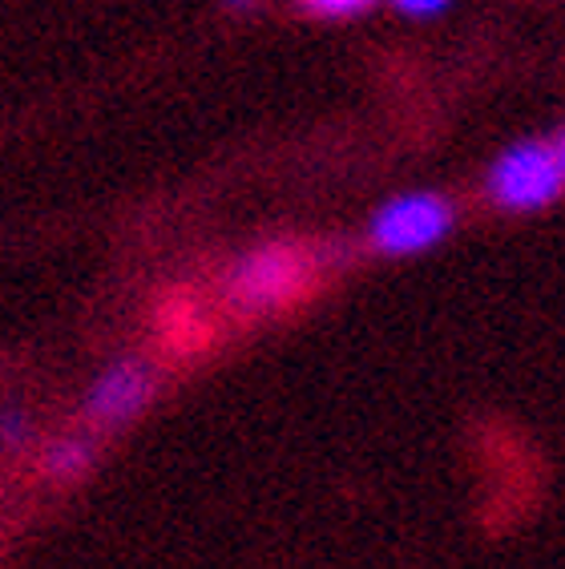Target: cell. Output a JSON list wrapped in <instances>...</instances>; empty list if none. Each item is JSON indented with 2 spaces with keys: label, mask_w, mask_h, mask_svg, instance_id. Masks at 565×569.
I'll use <instances>...</instances> for the list:
<instances>
[{
  "label": "cell",
  "mask_w": 565,
  "mask_h": 569,
  "mask_svg": "<svg viewBox=\"0 0 565 569\" xmlns=\"http://www.w3.org/2000/svg\"><path fill=\"white\" fill-rule=\"evenodd\" d=\"M319 279V254L299 242H262L230 267L222 296L239 316H275L311 291Z\"/></svg>",
  "instance_id": "6da1fadb"
},
{
  "label": "cell",
  "mask_w": 565,
  "mask_h": 569,
  "mask_svg": "<svg viewBox=\"0 0 565 569\" xmlns=\"http://www.w3.org/2000/svg\"><path fill=\"white\" fill-rule=\"evenodd\" d=\"M24 445H33V420L24 408H12L4 405L0 408V449H24Z\"/></svg>",
  "instance_id": "52a82bcc"
},
{
  "label": "cell",
  "mask_w": 565,
  "mask_h": 569,
  "mask_svg": "<svg viewBox=\"0 0 565 569\" xmlns=\"http://www.w3.org/2000/svg\"><path fill=\"white\" fill-rule=\"evenodd\" d=\"M388 4L400 12V17L428 21V17H440V12H448V4H453V0H388Z\"/></svg>",
  "instance_id": "9c48e42d"
},
{
  "label": "cell",
  "mask_w": 565,
  "mask_h": 569,
  "mask_svg": "<svg viewBox=\"0 0 565 569\" xmlns=\"http://www.w3.org/2000/svg\"><path fill=\"white\" fill-rule=\"evenodd\" d=\"M457 227V207L448 194L436 190H408L388 198L368 222V247L388 259L420 254L436 242H445Z\"/></svg>",
  "instance_id": "3957f363"
},
{
  "label": "cell",
  "mask_w": 565,
  "mask_h": 569,
  "mask_svg": "<svg viewBox=\"0 0 565 569\" xmlns=\"http://www.w3.org/2000/svg\"><path fill=\"white\" fill-rule=\"evenodd\" d=\"M93 465H98V445H93V437H57V440H49L41 452V472L53 485L81 481Z\"/></svg>",
  "instance_id": "5b68a950"
},
{
  "label": "cell",
  "mask_w": 565,
  "mask_h": 569,
  "mask_svg": "<svg viewBox=\"0 0 565 569\" xmlns=\"http://www.w3.org/2000/svg\"><path fill=\"white\" fill-rule=\"evenodd\" d=\"M557 146H562V158H565V138H562V142H557Z\"/></svg>",
  "instance_id": "8fae6325"
},
{
  "label": "cell",
  "mask_w": 565,
  "mask_h": 569,
  "mask_svg": "<svg viewBox=\"0 0 565 569\" xmlns=\"http://www.w3.org/2000/svg\"><path fill=\"white\" fill-rule=\"evenodd\" d=\"M299 9L324 17V21H351V17L376 9V0H299Z\"/></svg>",
  "instance_id": "ba28073f"
},
{
  "label": "cell",
  "mask_w": 565,
  "mask_h": 569,
  "mask_svg": "<svg viewBox=\"0 0 565 569\" xmlns=\"http://www.w3.org/2000/svg\"><path fill=\"white\" fill-rule=\"evenodd\" d=\"M493 207L509 210V214H529L549 202H557L565 190V158L562 146L554 142H513L493 158L489 174H485Z\"/></svg>",
  "instance_id": "7a4b0ae2"
},
{
  "label": "cell",
  "mask_w": 565,
  "mask_h": 569,
  "mask_svg": "<svg viewBox=\"0 0 565 569\" xmlns=\"http://www.w3.org/2000/svg\"><path fill=\"white\" fill-rule=\"evenodd\" d=\"M222 4H227L230 12H255L262 4V0H222Z\"/></svg>",
  "instance_id": "30bf717a"
},
{
  "label": "cell",
  "mask_w": 565,
  "mask_h": 569,
  "mask_svg": "<svg viewBox=\"0 0 565 569\" xmlns=\"http://www.w3.org/2000/svg\"><path fill=\"white\" fill-rule=\"evenodd\" d=\"M153 396H158V372L146 360L121 356L93 376L81 400V417L93 432H118L153 405Z\"/></svg>",
  "instance_id": "277c9868"
},
{
  "label": "cell",
  "mask_w": 565,
  "mask_h": 569,
  "mask_svg": "<svg viewBox=\"0 0 565 569\" xmlns=\"http://www.w3.org/2000/svg\"><path fill=\"white\" fill-rule=\"evenodd\" d=\"M162 340L175 356H195L210 343V323L195 299H178L162 311Z\"/></svg>",
  "instance_id": "8992f818"
}]
</instances>
